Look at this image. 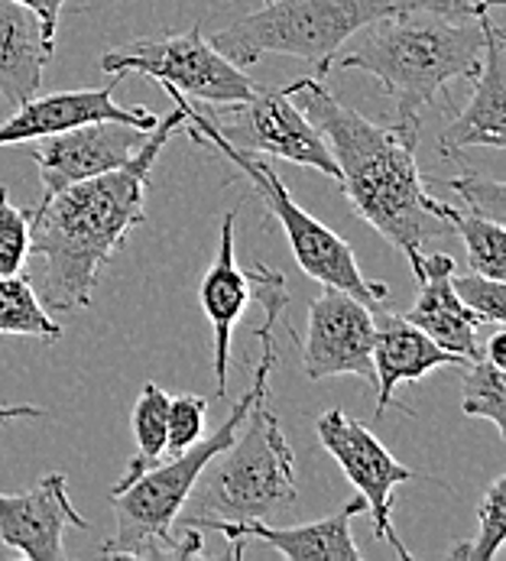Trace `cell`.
I'll return each instance as SVG.
<instances>
[{"label": "cell", "instance_id": "cell-2", "mask_svg": "<svg viewBox=\"0 0 506 561\" xmlns=\"http://www.w3.org/2000/svg\"><path fill=\"white\" fill-rule=\"evenodd\" d=\"M182 124L185 114L175 104L169 114L157 117L134 160L59 188L30 208V253L43 260V306L56 312L91 306L101 266L137 225L147 221L150 169Z\"/></svg>", "mask_w": 506, "mask_h": 561}, {"label": "cell", "instance_id": "cell-28", "mask_svg": "<svg viewBox=\"0 0 506 561\" xmlns=\"http://www.w3.org/2000/svg\"><path fill=\"white\" fill-rule=\"evenodd\" d=\"M451 289L481 321H487V324H504L506 321L504 279H491V276L474 273V270L468 276L451 273Z\"/></svg>", "mask_w": 506, "mask_h": 561}, {"label": "cell", "instance_id": "cell-23", "mask_svg": "<svg viewBox=\"0 0 506 561\" xmlns=\"http://www.w3.org/2000/svg\"><path fill=\"white\" fill-rule=\"evenodd\" d=\"M0 334H23L43 341L62 337V328L49 319L43 299L20 273L0 276Z\"/></svg>", "mask_w": 506, "mask_h": 561}, {"label": "cell", "instance_id": "cell-22", "mask_svg": "<svg viewBox=\"0 0 506 561\" xmlns=\"http://www.w3.org/2000/svg\"><path fill=\"white\" fill-rule=\"evenodd\" d=\"M438 215L451 225L455 234H461L468 263L474 273H484L491 279H506V225L481 218L474 211H461L445 202H438Z\"/></svg>", "mask_w": 506, "mask_h": 561}, {"label": "cell", "instance_id": "cell-8", "mask_svg": "<svg viewBox=\"0 0 506 561\" xmlns=\"http://www.w3.org/2000/svg\"><path fill=\"white\" fill-rule=\"evenodd\" d=\"M101 72L147 76L202 104L248 101L260 88L241 66L225 59L205 39L202 26H192L185 33H166L157 39H134L120 49H111L101 56Z\"/></svg>", "mask_w": 506, "mask_h": 561}, {"label": "cell", "instance_id": "cell-20", "mask_svg": "<svg viewBox=\"0 0 506 561\" xmlns=\"http://www.w3.org/2000/svg\"><path fill=\"white\" fill-rule=\"evenodd\" d=\"M56 43L46 39L39 16L13 0H0V98L13 107L26 104L53 59Z\"/></svg>", "mask_w": 506, "mask_h": 561}, {"label": "cell", "instance_id": "cell-5", "mask_svg": "<svg viewBox=\"0 0 506 561\" xmlns=\"http://www.w3.org/2000/svg\"><path fill=\"white\" fill-rule=\"evenodd\" d=\"M494 0H266L260 10L228 23L208 43L241 69L263 56H296L325 79L335 56L367 23L403 13L435 10L445 16H478Z\"/></svg>", "mask_w": 506, "mask_h": 561}, {"label": "cell", "instance_id": "cell-3", "mask_svg": "<svg viewBox=\"0 0 506 561\" xmlns=\"http://www.w3.org/2000/svg\"><path fill=\"white\" fill-rule=\"evenodd\" d=\"M251 289L263 306V324L256 328L260 341V360L253 370L251 390L234 402L231 415L205 438L188 445L185 451L172 455L166 465H153L143 471L130 486L120 493H111L114 503V533L101 542V552L111 559H198L205 556V536L202 529H175V519L192 493L195 481L208 468L215 455H221L241 432L248 412L256 397L266 393L269 374L279 364L276 351V328H283L286 316V279L279 270H269L266 263H253L248 270Z\"/></svg>", "mask_w": 506, "mask_h": 561}, {"label": "cell", "instance_id": "cell-31", "mask_svg": "<svg viewBox=\"0 0 506 561\" xmlns=\"http://www.w3.org/2000/svg\"><path fill=\"white\" fill-rule=\"evenodd\" d=\"M20 419H49V412L39 409V405H26V402H20V405H0V425L20 422Z\"/></svg>", "mask_w": 506, "mask_h": 561}, {"label": "cell", "instance_id": "cell-25", "mask_svg": "<svg viewBox=\"0 0 506 561\" xmlns=\"http://www.w3.org/2000/svg\"><path fill=\"white\" fill-rule=\"evenodd\" d=\"M506 539V474L494 478L478 506V533L471 542H458L448 556L455 561H494Z\"/></svg>", "mask_w": 506, "mask_h": 561}, {"label": "cell", "instance_id": "cell-24", "mask_svg": "<svg viewBox=\"0 0 506 561\" xmlns=\"http://www.w3.org/2000/svg\"><path fill=\"white\" fill-rule=\"evenodd\" d=\"M461 412L491 422L501 438H506V367H497L487 357L471 360L461 390Z\"/></svg>", "mask_w": 506, "mask_h": 561}, {"label": "cell", "instance_id": "cell-19", "mask_svg": "<svg viewBox=\"0 0 506 561\" xmlns=\"http://www.w3.org/2000/svg\"><path fill=\"white\" fill-rule=\"evenodd\" d=\"M234 221H238V211H228L221 218V238H218L215 263L208 266V273L202 276V286H198L202 312L208 316L211 331H215V380H218V397L228 393L231 334H234L238 321L248 312V302H251V279H248V273L234 260V253H238Z\"/></svg>", "mask_w": 506, "mask_h": 561}, {"label": "cell", "instance_id": "cell-30", "mask_svg": "<svg viewBox=\"0 0 506 561\" xmlns=\"http://www.w3.org/2000/svg\"><path fill=\"white\" fill-rule=\"evenodd\" d=\"M13 3H20V7H26V10H33V13L39 16V26H43L46 39H53V43H56V30H59V16H62L66 0H13Z\"/></svg>", "mask_w": 506, "mask_h": 561}, {"label": "cell", "instance_id": "cell-9", "mask_svg": "<svg viewBox=\"0 0 506 561\" xmlns=\"http://www.w3.org/2000/svg\"><path fill=\"white\" fill-rule=\"evenodd\" d=\"M211 130L244 153H269L279 160L309 165L337 182V162L325 137L309 124V117L289 101L283 88H256L248 101L234 104H202Z\"/></svg>", "mask_w": 506, "mask_h": 561}, {"label": "cell", "instance_id": "cell-6", "mask_svg": "<svg viewBox=\"0 0 506 561\" xmlns=\"http://www.w3.org/2000/svg\"><path fill=\"white\" fill-rule=\"evenodd\" d=\"M248 428L208 461L195 481L175 529H205L208 523L269 519L299 500L296 455L283 435L273 405L256 397L248 412Z\"/></svg>", "mask_w": 506, "mask_h": 561}, {"label": "cell", "instance_id": "cell-1", "mask_svg": "<svg viewBox=\"0 0 506 561\" xmlns=\"http://www.w3.org/2000/svg\"><path fill=\"white\" fill-rule=\"evenodd\" d=\"M289 101L325 137L337 162V185L354 211L390 241L413 266L422 270V247L451 234V225L438 215V198L422 182L416 165L419 137L393 127H380L347 107L325 79H299L283 88Z\"/></svg>", "mask_w": 506, "mask_h": 561}, {"label": "cell", "instance_id": "cell-18", "mask_svg": "<svg viewBox=\"0 0 506 561\" xmlns=\"http://www.w3.org/2000/svg\"><path fill=\"white\" fill-rule=\"evenodd\" d=\"M451 273H455V260L448 253L422 250V270L416 276L419 296L403 319L422 328L445 351L461 354L464 360H478L484 357V347L478 344V324L484 321L458 299V293L451 289Z\"/></svg>", "mask_w": 506, "mask_h": 561}, {"label": "cell", "instance_id": "cell-26", "mask_svg": "<svg viewBox=\"0 0 506 561\" xmlns=\"http://www.w3.org/2000/svg\"><path fill=\"white\" fill-rule=\"evenodd\" d=\"M30 221L26 208H16L0 185V276H13L23 270L30 256Z\"/></svg>", "mask_w": 506, "mask_h": 561}, {"label": "cell", "instance_id": "cell-12", "mask_svg": "<svg viewBox=\"0 0 506 561\" xmlns=\"http://www.w3.org/2000/svg\"><path fill=\"white\" fill-rule=\"evenodd\" d=\"M150 130L124 121H88L53 137H43V147L33 153L43 182V198L130 162Z\"/></svg>", "mask_w": 506, "mask_h": 561}, {"label": "cell", "instance_id": "cell-10", "mask_svg": "<svg viewBox=\"0 0 506 561\" xmlns=\"http://www.w3.org/2000/svg\"><path fill=\"white\" fill-rule=\"evenodd\" d=\"M315 432L322 448L335 458L347 481L364 496V513L370 516L377 539L393 546L396 556L413 559V552L403 546V539L393 529V493L400 483L416 481V474L406 465H400L364 422L344 415L341 409L322 412Z\"/></svg>", "mask_w": 506, "mask_h": 561}, {"label": "cell", "instance_id": "cell-7", "mask_svg": "<svg viewBox=\"0 0 506 561\" xmlns=\"http://www.w3.org/2000/svg\"><path fill=\"white\" fill-rule=\"evenodd\" d=\"M163 91L172 98V104L182 107V114H185V124H182V127L188 130V137H192L198 147L221 153L225 160H231L241 169V175L251 182L253 192H256L260 202L266 205L269 218L286 231L289 247H292V256H296V263L306 270V276H312L315 283H322V286H329V289L350 293L354 299H360V302L370 306L373 312L387 306L390 289H387L383 283H373V279H367V276L360 273V266H357L350 247L341 241L332 228H325L319 218H312V215L289 195V188H286L283 179L273 172V165H266L263 160H256L253 153H244V150L231 147L225 137H218V134L211 130L208 117L202 114V107H198L195 101H188L185 94H179V91H172V88H163Z\"/></svg>", "mask_w": 506, "mask_h": 561}, {"label": "cell", "instance_id": "cell-16", "mask_svg": "<svg viewBox=\"0 0 506 561\" xmlns=\"http://www.w3.org/2000/svg\"><path fill=\"white\" fill-rule=\"evenodd\" d=\"M360 513H364V496L357 493L335 516L306 526L276 529L266 526V519H248V523H208L205 529L221 533V539L231 546V559H241L251 542H263L289 561H360V549L350 536V519Z\"/></svg>", "mask_w": 506, "mask_h": 561}, {"label": "cell", "instance_id": "cell-27", "mask_svg": "<svg viewBox=\"0 0 506 561\" xmlns=\"http://www.w3.org/2000/svg\"><path fill=\"white\" fill-rule=\"evenodd\" d=\"M448 188L468 205V211L506 225V188L501 179H487L474 169H464L461 175L448 179Z\"/></svg>", "mask_w": 506, "mask_h": 561}, {"label": "cell", "instance_id": "cell-4", "mask_svg": "<svg viewBox=\"0 0 506 561\" xmlns=\"http://www.w3.org/2000/svg\"><path fill=\"white\" fill-rule=\"evenodd\" d=\"M484 56L478 16L403 10L367 23L357 46L332 66L367 72L396 101V127L419 137V114L458 79H474Z\"/></svg>", "mask_w": 506, "mask_h": 561}, {"label": "cell", "instance_id": "cell-14", "mask_svg": "<svg viewBox=\"0 0 506 561\" xmlns=\"http://www.w3.org/2000/svg\"><path fill=\"white\" fill-rule=\"evenodd\" d=\"M88 529L69 500V478L46 474L26 493H0V542L26 561H62L66 529Z\"/></svg>", "mask_w": 506, "mask_h": 561}, {"label": "cell", "instance_id": "cell-11", "mask_svg": "<svg viewBox=\"0 0 506 561\" xmlns=\"http://www.w3.org/2000/svg\"><path fill=\"white\" fill-rule=\"evenodd\" d=\"M302 374L306 380L357 377L373 387V309L350 293L325 286V293L309 306Z\"/></svg>", "mask_w": 506, "mask_h": 561}, {"label": "cell", "instance_id": "cell-15", "mask_svg": "<svg viewBox=\"0 0 506 561\" xmlns=\"http://www.w3.org/2000/svg\"><path fill=\"white\" fill-rule=\"evenodd\" d=\"M124 79L111 81L104 88H82V91H56L43 98H30L20 104L7 121H0V147H16L26 140H43L59 130H69L88 121H124L134 127L150 130L157 114L150 107H124L114 101V91Z\"/></svg>", "mask_w": 506, "mask_h": 561}, {"label": "cell", "instance_id": "cell-29", "mask_svg": "<svg viewBox=\"0 0 506 561\" xmlns=\"http://www.w3.org/2000/svg\"><path fill=\"white\" fill-rule=\"evenodd\" d=\"M205 415H208V400L195 397V393H182L175 400H169L166 412V448L169 455L185 451L188 445H195L205 432Z\"/></svg>", "mask_w": 506, "mask_h": 561}, {"label": "cell", "instance_id": "cell-21", "mask_svg": "<svg viewBox=\"0 0 506 561\" xmlns=\"http://www.w3.org/2000/svg\"><path fill=\"white\" fill-rule=\"evenodd\" d=\"M166 412H169V397L157 387V383H147L140 400L134 405V438H137V451L124 471V478L114 483L111 493H120L124 486L137 481L143 471H150L153 465L163 461V451H166Z\"/></svg>", "mask_w": 506, "mask_h": 561}, {"label": "cell", "instance_id": "cell-17", "mask_svg": "<svg viewBox=\"0 0 506 561\" xmlns=\"http://www.w3.org/2000/svg\"><path fill=\"white\" fill-rule=\"evenodd\" d=\"M468 367L461 354L435 344L422 328L410 319L390 312L387 306L373 312V393H377V419L387 412L403 383H419L435 367Z\"/></svg>", "mask_w": 506, "mask_h": 561}, {"label": "cell", "instance_id": "cell-32", "mask_svg": "<svg viewBox=\"0 0 506 561\" xmlns=\"http://www.w3.org/2000/svg\"><path fill=\"white\" fill-rule=\"evenodd\" d=\"M484 357H487V360H494L497 367H506V328L504 324H494Z\"/></svg>", "mask_w": 506, "mask_h": 561}, {"label": "cell", "instance_id": "cell-13", "mask_svg": "<svg viewBox=\"0 0 506 561\" xmlns=\"http://www.w3.org/2000/svg\"><path fill=\"white\" fill-rule=\"evenodd\" d=\"M506 0H494L487 10L478 13L484 30V56L474 72V94L464 111L445 127L438 140L441 157H461L468 147H506V33L497 23Z\"/></svg>", "mask_w": 506, "mask_h": 561}]
</instances>
